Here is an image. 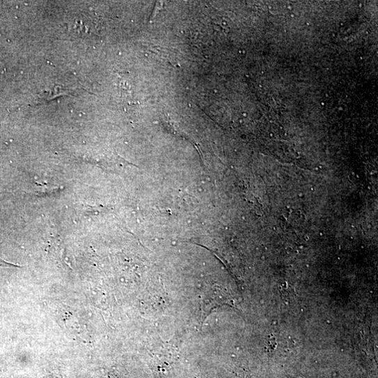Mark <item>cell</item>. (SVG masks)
<instances>
[{"label":"cell","instance_id":"6da1fadb","mask_svg":"<svg viewBox=\"0 0 378 378\" xmlns=\"http://www.w3.org/2000/svg\"><path fill=\"white\" fill-rule=\"evenodd\" d=\"M0 267H16L20 268L21 266L16 265L7 261L4 260L1 257H0Z\"/></svg>","mask_w":378,"mask_h":378}]
</instances>
